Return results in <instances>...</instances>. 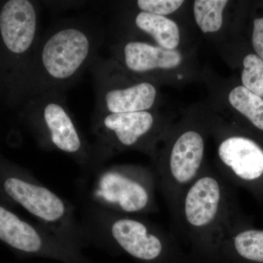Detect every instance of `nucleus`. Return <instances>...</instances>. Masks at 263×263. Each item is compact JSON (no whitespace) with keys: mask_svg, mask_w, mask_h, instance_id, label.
<instances>
[{"mask_svg":"<svg viewBox=\"0 0 263 263\" xmlns=\"http://www.w3.org/2000/svg\"><path fill=\"white\" fill-rule=\"evenodd\" d=\"M100 24L87 18L62 21L40 38L21 70L23 91L31 99L70 87L98 57Z\"/></svg>","mask_w":263,"mask_h":263,"instance_id":"f257e3e1","label":"nucleus"},{"mask_svg":"<svg viewBox=\"0 0 263 263\" xmlns=\"http://www.w3.org/2000/svg\"><path fill=\"white\" fill-rule=\"evenodd\" d=\"M29 103V120L41 146L70 156L85 168L98 167L94 146L81 135L62 92L46 93Z\"/></svg>","mask_w":263,"mask_h":263,"instance_id":"f03ea898","label":"nucleus"},{"mask_svg":"<svg viewBox=\"0 0 263 263\" xmlns=\"http://www.w3.org/2000/svg\"><path fill=\"white\" fill-rule=\"evenodd\" d=\"M0 190L34 216L40 224L70 243L86 239L69 203L32 176L3 170L0 174Z\"/></svg>","mask_w":263,"mask_h":263,"instance_id":"7ed1b4c3","label":"nucleus"},{"mask_svg":"<svg viewBox=\"0 0 263 263\" xmlns=\"http://www.w3.org/2000/svg\"><path fill=\"white\" fill-rule=\"evenodd\" d=\"M91 195L105 210L132 216L150 212L155 206V179L135 167L96 169Z\"/></svg>","mask_w":263,"mask_h":263,"instance_id":"20e7f679","label":"nucleus"},{"mask_svg":"<svg viewBox=\"0 0 263 263\" xmlns=\"http://www.w3.org/2000/svg\"><path fill=\"white\" fill-rule=\"evenodd\" d=\"M226 193L222 180L212 175L199 176L186 189L176 205L181 222L193 238L216 234L222 238Z\"/></svg>","mask_w":263,"mask_h":263,"instance_id":"39448f33","label":"nucleus"},{"mask_svg":"<svg viewBox=\"0 0 263 263\" xmlns=\"http://www.w3.org/2000/svg\"><path fill=\"white\" fill-rule=\"evenodd\" d=\"M89 67L94 80V116L146 111L153 106L157 96L154 85L148 82L118 84L98 56Z\"/></svg>","mask_w":263,"mask_h":263,"instance_id":"423d86ee","label":"nucleus"},{"mask_svg":"<svg viewBox=\"0 0 263 263\" xmlns=\"http://www.w3.org/2000/svg\"><path fill=\"white\" fill-rule=\"evenodd\" d=\"M93 144L97 166L100 167L109 156L123 148L141 144L153 128V116L148 111L94 116Z\"/></svg>","mask_w":263,"mask_h":263,"instance_id":"0eeeda50","label":"nucleus"},{"mask_svg":"<svg viewBox=\"0 0 263 263\" xmlns=\"http://www.w3.org/2000/svg\"><path fill=\"white\" fill-rule=\"evenodd\" d=\"M39 29L40 10L34 2L9 0L2 6V47L8 58L20 60L22 68L28 62L39 42Z\"/></svg>","mask_w":263,"mask_h":263,"instance_id":"6e6552de","label":"nucleus"},{"mask_svg":"<svg viewBox=\"0 0 263 263\" xmlns=\"http://www.w3.org/2000/svg\"><path fill=\"white\" fill-rule=\"evenodd\" d=\"M204 152L205 142L196 131L184 132L174 142L167 166L157 181L176 206L183 192L200 176Z\"/></svg>","mask_w":263,"mask_h":263,"instance_id":"1a4fd4ad","label":"nucleus"},{"mask_svg":"<svg viewBox=\"0 0 263 263\" xmlns=\"http://www.w3.org/2000/svg\"><path fill=\"white\" fill-rule=\"evenodd\" d=\"M107 226L110 238L136 258L153 260L163 251L164 238L141 219L119 214L109 219Z\"/></svg>","mask_w":263,"mask_h":263,"instance_id":"9d476101","label":"nucleus"},{"mask_svg":"<svg viewBox=\"0 0 263 263\" xmlns=\"http://www.w3.org/2000/svg\"><path fill=\"white\" fill-rule=\"evenodd\" d=\"M0 240L12 248L30 254L47 252L48 249L70 243L46 227L34 226L2 205Z\"/></svg>","mask_w":263,"mask_h":263,"instance_id":"9b49d317","label":"nucleus"},{"mask_svg":"<svg viewBox=\"0 0 263 263\" xmlns=\"http://www.w3.org/2000/svg\"><path fill=\"white\" fill-rule=\"evenodd\" d=\"M218 155L236 179L254 182L263 176V150L249 138H226L218 148Z\"/></svg>","mask_w":263,"mask_h":263,"instance_id":"f8f14e48","label":"nucleus"},{"mask_svg":"<svg viewBox=\"0 0 263 263\" xmlns=\"http://www.w3.org/2000/svg\"><path fill=\"white\" fill-rule=\"evenodd\" d=\"M123 62L127 70L143 73L157 69L176 68L182 56L175 50H166L140 41H129L122 48Z\"/></svg>","mask_w":263,"mask_h":263,"instance_id":"ddd939ff","label":"nucleus"},{"mask_svg":"<svg viewBox=\"0 0 263 263\" xmlns=\"http://www.w3.org/2000/svg\"><path fill=\"white\" fill-rule=\"evenodd\" d=\"M135 24L142 32L152 36L164 49L174 50L179 46V27L171 19L141 11L135 18Z\"/></svg>","mask_w":263,"mask_h":263,"instance_id":"4468645a","label":"nucleus"},{"mask_svg":"<svg viewBox=\"0 0 263 263\" xmlns=\"http://www.w3.org/2000/svg\"><path fill=\"white\" fill-rule=\"evenodd\" d=\"M228 98L233 108L245 115L256 127L263 130V98L242 86L232 90Z\"/></svg>","mask_w":263,"mask_h":263,"instance_id":"2eb2a0df","label":"nucleus"},{"mask_svg":"<svg viewBox=\"0 0 263 263\" xmlns=\"http://www.w3.org/2000/svg\"><path fill=\"white\" fill-rule=\"evenodd\" d=\"M227 0H196L194 3V15L204 33L215 32L222 25V13Z\"/></svg>","mask_w":263,"mask_h":263,"instance_id":"dca6fc26","label":"nucleus"},{"mask_svg":"<svg viewBox=\"0 0 263 263\" xmlns=\"http://www.w3.org/2000/svg\"><path fill=\"white\" fill-rule=\"evenodd\" d=\"M233 247L240 257L263 262V230L248 229L232 237Z\"/></svg>","mask_w":263,"mask_h":263,"instance_id":"f3484780","label":"nucleus"},{"mask_svg":"<svg viewBox=\"0 0 263 263\" xmlns=\"http://www.w3.org/2000/svg\"><path fill=\"white\" fill-rule=\"evenodd\" d=\"M241 80L251 92L263 98V60L255 54H249L243 60Z\"/></svg>","mask_w":263,"mask_h":263,"instance_id":"a211bd4d","label":"nucleus"},{"mask_svg":"<svg viewBox=\"0 0 263 263\" xmlns=\"http://www.w3.org/2000/svg\"><path fill=\"white\" fill-rule=\"evenodd\" d=\"M183 3L182 0H139L137 5L142 12L164 16L179 9Z\"/></svg>","mask_w":263,"mask_h":263,"instance_id":"6ab92c4d","label":"nucleus"},{"mask_svg":"<svg viewBox=\"0 0 263 263\" xmlns=\"http://www.w3.org/2000/svg\"><path fill=\"white\" fill-rule=\"evenodd\" d=\"M252 44L257 56L263 60V18L254 20Z\"/></svg>","mask_w":263,"mask_h":263,"instance_id":"aec40b11","label":"nucleus"}]
</instances>
